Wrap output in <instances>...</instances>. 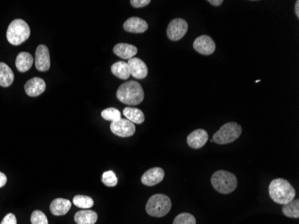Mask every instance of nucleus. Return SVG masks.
<instances>
[{"mask_svg": "<svg viewBox=\"0 0 299 224\" xmlns=\"http://www.w3.org/2000/svg\"><path fill=\"white\" fill-rule=\"evenodd\" d=\"M188 30V24L182 18H176L170 23L167 28V35L171 41L177 42L183 38Z\"/></svg>", "mask_w": 299, "mask_h": 224, "instance_id": "obj_7", "label": "nucleus"}, {"mask_svg": "<svg viewBox=\"0 0 299 224\" xmlns=\"http://www.w3.org/2000/svg\"><path fill=\"white\" fill-rule=\"evenodd\" d=\"M33 61L34 60L30 53L20 52L16 57L15 66H16V68L19 72L25 73L31 69Z\"/></svg>", "mask_w": 299, "mask_h": 224, "instance_id": "obj_18", "label": "nucleus"}, {"mask_svg": "<svg viewBox=\"0 0 299 224\" xmlns=\"http://www.w3.org/2000/svg\"><path fill=\"white\" fill-rule=\"evenodd\" d=\"M130 3L136 8H141L148 6L151 3V0H131Z\"/></svg>", "mask_w": 299, "mask_h": 224, "instance_id": "obj_29", "label": "nucleus"}, {"mask_svg": "<svg viewBox=\"0 0 299 224\" xmlns=\"http://www.w3.org/2000/svg\"><path fill=\"white\" fill-rule=\"evenodd\" d=\"M123 114L126 118V119H128L129 121H131L134 124H137V125L143 124L145 120L143 112L141 109H136V108L126 107L123 110Z\"/></svg>", "mask_w": 299, "mask_h": 224, "instance_id": "obj_21", "label": "nucleus"}, {"mask_svg": "<svg viewBox=\"0 0 299 224\" xmlns=\"http://www.w3.org/2000/svg\"><path fill=\"white\" fill-rule=\"evenodd\" d=\"M101 117L105 119V120H108V121H117L121 119V112L119 111V109L116 108H108L102 110L101 112Z\"/></svg>", "mask_w": 299, "mask_h": 224, "instance_id": "obj_25", "label": "nucleus"}, {"mask_svg": "<svg viewBox=\"0 0 299 224\" xmlns=\"http://www.w3.org/2000/svg\"><path fill=\"white\" fill-rule=\"evenodd\" d=\"M35 67L41 72L48 71L50 67V57L48 47L46 45H39L35 52Z\"/></svg>", "mask_w": 299, "mask_h": 224, "instance_id": "obj_9", "label": "nucleus"}, {"mask_svg": "<svg viewBox=\"0 0 299 224\" xmlns=\"http://www.w3.org/2000/svg\"><path fill=\"white\" fill-rule=\"evenodd\" d=\"M30 35L31 29L28 24L23 19H14L7 28V41L12 45H21L23 42L28 40Z\"/></svg>", "mask_w": 299, "mask_h": 224, "instance_id": "obj_3", "label": "nucleus"}, {"mask_svg": "<svg viewBox=\"0 0 299 224\" xmlns=\"http://www.w3.org/2000/svg\"><path fill=\"white\" fill-rule=\"evenodd\" d=\"M298 7H299V1L298 0H297V1H296V4H295V13H296V16H297V17H299Z\"/></svg>", "mask_w": 299, "mask_h": 224, "instance_id": "obj_33", "label": "nucleus"}, {"mask_svg": "<svg viewBox=\"0 0 299 224\" xmlns=\"http://www.w3.org/2000/svg\"><path fill=\"white\" fill-rule=\"evenodd\" d=\"M208 139L209 136L205 130L196 129L188 136L186 142L188 145L193 149H200L205 145Z\"/></svg>", "mask_w": 299, "mask_h": 224, "instance_id": "obj_12", "label": "nucleus"}, {"mask_svg": "<svg viewBox=\"0 0 299 224\" xmlns=\"http://www.w3.org/2000/svg\"><path fill=\"white\" fill-rule=\"evenodd\" d=\"M45 81L40 77H33L26 82L25 90L26 95L31 97H37L45 91Z\"/></svg>", "mask_w": 299, "mask_h": 224, "instance_id": "obj_13", "label": "nucleus"}, {"mask_svg": "<svg viewBox=\"0 0 299 224\" xmlns=\"http://www.w3.org/2000/svg\"><path fill=\"white\" fill-rule=\"evenodd\" d=\"M208 3L212 4V6H215V7H219L220 5H222V0H209Z\"/></svg>", "mask_w": 299, "mask_h": 224, "instance_id": "obj_32", "label": "nucleus"}, {"mask_svg": "<svg viewBox=\"0 0 299 224\" xmlns=\"http://www.w3.org/2000/svg\"><path fill=\"white\" fill-rule=\"evenodd\" d=\"M130 74L136 79H144L148 74V67L143 60L138 58H132L127 62Z\"/></svg>", "mask_w": 299, "mask_h": 224, "instance_id": "obj_14", "label": "nucleus"}, {"mask_svg": "<svg viewBox=\"0 0 299 224\" xmlns=\"http://www.w3.org/2000/svg\"><path fill=\"white\" fill-rule=\"evenodd\" d=\"M138 49L136 46L127 44V43H118L113 49V52L117 56L121 58L122 60H130L135 58L137 54Z\"/></svg>", "mask_w": 299, "mask_h": 224, "instance_id": "obj_16", "label": "nucleus"}, {"mask_svg": "<svg viewBox=\"0 0 299 224\" xmlns=\"http://www.w3.org/2000/svg\"><path fill=\"white\" fill-rule=\"evenodd\" d=\"M111 72L115 77H119L122 80H127L131 76L128 64L125 61H119L113 64L111 66Z\"/></svg>", "mask_w": 299, "mask_h": 224, "instance_id": "obj_22", "label": "nucleus"}, {"mask_svg": "<svg viewBox=\"0 0 299 224\" xmlns=\"http://www.w3.org/2000/svg\"><path fill=\"white\" fill-rule=\"evenodd\" d=\"M71 207H72V203L69 200L65 199V198H56L50 203L49 209L51 214L54 215L62 216L69 212Z\"/></svg>", "mask_w": 299, "mask_h": 224, "instance_id": "obj_17", "label": "nucleus"}, {"mask_svg": "<svg viewBox=\"0 0 299 224\" xmlns=\"http://www.w3.org/2000/svg\"><path fill=\"white\" fill-rule=\"evenodd\" d=\"M97 220V213L89 209L78 211L74 214V221L77 224H95Z\"/></svg>", "mask_w": 299, "mask_h": 224, "instance_id": "obj_19", "label": "nucleus"}, {"mask_svg": "<svg viewBox=\"0 0 299 224\" xmlns=\"http://www.w3.org/2000/svg\"><path fill=\"white\" fill-rule=\"evenodd\" d=\"M101 180H102V183L104 184L105 186H109V188H113V186H116L118 185V178H117L114 172H112V171L105 172L102 174Z\"/></svg>", "mask_w": 299, "mask_h": 224, "instance_id": "obj_26", "label": "nucleus"}, {"mask_svg": "<svg viewBox=\"0 0 299 224\" xmlns=\"http://www.w3.org/2000/svg\"><path fill=\"white\" fill-rule=\"evenodd\" d=\"M117 98L124 104L138 105L143 102L144 91L138 82L128 81L119 86L117 91Z\"/></svg>", "mask_w": 299, "mask_h": 224, "instance_id": "obj_1", "label": "nucleus"}, {"mask_svg": "<svg viewBox=\"0 0 299 224\" xmlns=\"http://www.w3.org/2000/svg\"><path fill=\"white\" fill-rule=\"evenodd\" d=\"M14 74L10 67L4 62H0V86L9 87L14 82Z\"/></svg>", "mask_w": 299, "mask_h": 224, "instance_id": "obj_20", "label": "nucleus"}, {"mask_svg": "<svg viewBox=\"0 0 299 224\" xmlns=\"http://www.w3.org/2000/svg\"><path fill=\"white\" fill-rule=\"evenodd\" d=\"M110 130L112 133L120 137H132L136 133V125L128 119H120L111 122Z\"/></svg>", "mask_w": 299, "mask_h": 224, "instance_id": "obj_8", "label": "nucleus"}, {"mask_svg": "<svg viewBox=\"0 0 299 224\" xmlns=\"http://www.w3.org/2000/svg\"><path fill=\"white\" fill-rule=\"evenodd\" d=\"M282 212L287 217L299 218V200L293 199L289 203L283 204Z\"/></svg>", "mask_w": 299, "mask_h": 224, "instance_id": "obj_23", "label": "nucleus"}, {"mask_svg": "<svg viewBox=\"0 0 299 224\" xmlns=\"http://www.w3.org/2000/svg\"><path fill=\"white\" fill-rule=\"evenodd\" d=\"M172 203L169 196L157 194L151 196L146 203L147 214L153 217L161 218L167 215L171 210Z\"/></svg>", "mask_w": 299, "mask_h": 224, "instance_id": "obj_4", "label": "nucleus"}, {"mask_svg": "<svg viewBox=\"0 0 299 224\" xmlns=\"http://www.w3.org/2000/svg\"><path fill=\"white\" fill-rule=\"evenodd\" d=\"M31 224H49L48 218L42 211H33L31 215Z\"/></svg>", "mask_w": 299, "mask_h": 224, "instance_id": "obj_28", "label": "nucleus"}, {"mask_svg": "<svg viewBox=\"0 0 299 224\" xmlns=\"http://www.w3.org/2000/svg\"><path fill=\"white\" fill-rule=\"evenodd\" d=\"M73 203L76 207H79L83 210H85V209H90V207H94V201L90 196L78 195V196L73 197Z\"/></svg>", "mask_w": 299, "mask_h": 224, "instance_id": "obj_24", "label": "nucleus"}, {"mask_svg": "<svg viewBox=\"0 0 299 224\" xmlns=\"http://www.w3.org/2000/svg\"><path fill=\"white\" fill-rule=\"evenodd\" d=\"M212 185L216 191L221 194H230L237 189V177L231 172L218 171L212 175Z\"/></svg>", "mask_w": 299, "mask_h": 224, "instance_id": "obj_5", "label": "nucleus"}, {"mask_svg": "<svg viewBox=\"0 0 299 224\" xmlns=\"http://www.w3.org/2000/svg\"><path fill=\"white\" fill-rule=\"evenodd\" d=\"M164 177L165 172L162 169L159 167L150 169L142 176V183L145 186H155L163 180Z\"/></svg>", "mask_w": 299, "mask_h": 224, "instance_id": "obj_11", "label": "nucleus"}, {"mask_svg": "<svg viewBox=\"0 0 299 224\" xmlns=\"http://www.w3.org/2000/svg\"><path fill=\"white\" fill-rule=\"evenodd\" d=\"M194 49L202 55H212L215 51L216 44L210 36L201 35L195 39L194 42Z\"/></svg>", "mask_w": 299, "mask_h": 224, "instance_id": "obj_10", "label": "nucleus"}, {"mask_svg": "<svg viewBox=\"0 0 299 224\" xmlns=\"http://www.w3.org/2000/svg\"><path fill=\"white\" fill-rule=\"evenodd\" d=\"M125 31L132 33H143L148 29V24L145 20L140 17H130L124 24Z\"/></svg>", "mask_w": 299, "mask_h": 224, "instance_id": "obj_15", "label": "nucleus"}, {"mask_svg": "<svg viewBox=\"0 0 299 224\" xmlns=\"http://www.w3.org/2000/svg\"><path fill=\"white\" fill-rule=\"evenodd\" d=\"M7 182V176L4 174L3 172H0V188H3Z\"/></svg>", "mask_w": 299, "mask_h": 224, "instance_id": "obj_31", "label": "nucleus"}, {"mask_svg": "<svg viewBox=\"0 0 299 224\" xmlns=\"http://www.w3.org/2000/svg\"><path fill=\"white\" fill-rule=\"evenodd\" d=\"M242 133V127L236 122L224 124L214 135L212 140L218 144H227L238 139Z\"/></svg>", "mask_w": 299, "mask_h": 224, "instance_id": "obj_6", "label": "nucleus"}, {"mask_svg": "<svg viewBox=\"0 0 299 224\" xmlns=\"http://www.w3.org/2000/svg\"><path fill=\"white\" fill-rule=\"evenodd\" d=\"M173 224H196V220L193 214L182 213L175 218Z\"/></svg>", "mask_w": 299, "mask_h": 224, "instance_id": "obj_27", "label": "nucleus"}, {"mask_svg": "<svg viewBox=\"0 0 299 224\" xmlns=\"http://www.w3.org/2000/svg\"><path fill=\"white\" fill-rule=\"evenodd\" d=\"M269 194L275 203L286 204L295 199L296 190L284 179H276L269 186Z\"/></svg>", "mask_w": 299, "mask_h": 224, "instance_id": "obj_2", "label": "nucleus"}, {"mask_svg": "<svg viewBox=\"0 0 299 224\" xmlns=\"http://www.w3.org/2000/svg\"><path fill=\"white\" fill-rule=\"evenodd\" d=\"M0 224H17V221H16V217L15 215L13 214H8L5 216L3 219V221H1Z\"/></svg>", "mask_w": 299, "mask_h": 224, "instance_id": "obj_30", "label": "nucleus"}]
</instances>
